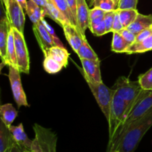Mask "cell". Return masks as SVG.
Listing matches in <instances>:
<instances>
[{
	"label": "cell",
	"instance_id": "37",
	"mask_svg": "<svg viewBox=\"0 0 152 152\" xmlns=\"http://www.w3.org/2000/svg\"><path fill=\"white\" fill-rule=\"evenodd\" d=\"M32 1L35 2L37 4H38L39 6H40L44 10V11H45V10L47 9L48 4V0H32Z\"/></svg>",
	"mask_w": 152,
	"mask_h": 152
},
{
	"label": "cell",
	"instance_id": "42",
	"mask_svg": "<svg viewBox=\"0 0 152 152\" xmlns=\"http://www.w3.org/2000/svg\"><path fill=\"white\" fill-rule=\"evenodd\" d=\"M150 29H151V32H152V25H151V26H150Z\"/></svg>",
	"mask_w": 152,
	"mask_h": 152
},
{
	"label": "cell",
	"instance_id": "17",
	"mask_svg": "<svg viewBox=\"0 0 152 152\" xmlns=\"http://www.w3.org/2000/svg\"><path fill=\"white\" fill-rule=\"evenodd\" d=\"M152 25V15H143L139 13L136 19L128 27V29L137 35L140 32L146 28H150Z\"/></svg>",
	"mask_w": 152,
	"mask_h": 152
},
{
	"label": "cell",
	"instance_id": "19",
	"mask_svg": "<svg viewBox=\"0 0 152 152\" xmlns=\"http://www.w3.org/2000/svg\"><path fill=\"white\" fill-rule=\"evenodd\" d=\"M7 64L8 66L10 65V66H13L18 69L14 34H13V30L12 26H10L7 43Z\"/></svg>",
	"mask_w": 152,
	"mask_h": 152
},
{
	"label": "cell",
	"instance_id": "7",
	"mask_svg": "<svg viewBox=\"0 0 152 152\" xmlns=\"http://www.w3.org/2000/svg\"><path fill=\"white\" fill-rule=\"evenodd\" d=\"M9 74L8 78L10 80V87L13 91V97L15 102L19 107L24 105V106H29L27 101L26 95L23 90L22 86V81L20 77V71L17 68L9 65Z\"/></svg>",
	"mask_w": 152,
	"mask_h": 152
},
{
	"label": "cell",
	"instance_id": "28",
	"mask_svg": "<svg viewBox=\"0 0 152 152\" xmlns=\"http://www.w3.org/2000/svg\"><path fill=\"white\" fill-rule=\"evenodd\" d=\"M91 5L99 7L105 11H111L117 10L118 2L117 0H94Z\"/></svg>",
	"mask_w": 152,
	"mask_h": 152
},
{
	"label": "cell",
	"instance_id": "44",
	"mask_svg": "<svg viewBox=\"0 0 152 152\" xmlns=\"http://www.w3.org/2000/svg\"><path fill=\"white\" fill-rule=\"evenodd\" d=\"M117 2H119V0H117Z\"/></svg>",
	"mask_w": 152,
	"mask_h": 152
},
{
	"label": "cell",
	"instance_id": "29",
	"mask_svg": "<svg viewBox=\"0 0 152 152\" xmlns=\"http://www.w3.org/2000/svg\"><path fill=\"white\" fill-rule=\"evenodd\" d=\"M138 81L142 89L152 90V68L145 74H140L138 77Z\"/></svg>",
	"mask_w": 152,
	"mask_h": 152
},
{
	"label": "cell",
	"instance_id": "4",
	"mask_svg": "<svg viewBox=\"0 0 152 152\" xmlns=\"http://www.w3.org/2000/svg\"><path fill=\"white\" fill-rule=\"evenodd\" d=\"M113 89L120 97L128 103L132 111L140 94L143 89L139 81H132L126 77H120L116 81Z\"/></svg>",
	"mask_w": 152,
	"mask_h": 152
},
{
	"label": "cell",
	"instance_id": "12",
	"mask_svg": "<svg viewBox=\"0 0 152 152\" xmlns=\"http://www.w3.org/2000/svg\"><path fill=\"white\" fill-rule=\"evenodd\" d=\"M10 24L7 16H3L0 22V56L1 62L4 65L7 64V43L8 39Z\"/></svg>",
	"mask_w": 152,
	"mask_h": 152
},
{
	"label": "cell",
	"instance_id": "14",
	"mask_svg": "<svg viewBox=\"0 0 152 152\" xmlns=\"http://www.w3.org/2000/svg\"><path fill=\"white\" fill-rule=\"evenodd\" d=\"M10 132L13 134L16 144L24 150H31L33 140H30L24 130L23 125L20 123L19 126H10L9 127Z\"/></svg>",
	"mask_w": 152,
	"mask_h": 152
},
{
	"label": "cell",
	"instance_id": "30",
	"mask_svg": "<svg viewBox=\"0 0 152 152\" xmlns=\"http://www.w3.org/2000/svg\"><path fill=\"white\" fill-rule=\"evenodd\" d=\"M115 14H116V10L105 12V17H104V22H105V27H106L107 34L112 31V27H113V24H114Z\"/></svg>",
	"mask_w": 152,
	"mask_h": 152
},
{
	"label": "cell",
	"instance_id": "41",
	"mask_svg": "<svg viewBox=\"0 0 152 152\" xmlns=\"http://www.w3.org/2000/svg\"><path fill=\"white\" fill-rule=\"evenodd\" d=\"M24 152H33L31 150H24Z\"/></svg>",
	"mask_w": 152,
	"mask_h": 152
},
{
	"label": "cell",
	"instance_id": "27",
	"mask_svg": "<svg viewBox=\"0 0 152 152\" xmlns=\"http://www.w3.org/2000/svg\"><path fill=\"white\" fill-rule=\"evenodd\" d=\"M105 10L99 8V7H94L90 10V14H89V28L95 26L98 24L101 23L104 21L105 17Z\"/></svg>",
	"mask_w": 152,
	"mask_h": 152
},
{
	"label": "cell",
	"instance_id": "39",
	"mask_svg": "<svg viewBox=\"0 0 152 152\" xmlns=\"http://www.w3.org/2000/svg\"><path fill=\"white\" fill-rule=\"evenodd\" d=\"M16 1L19 3V4L22 6V7L25 11V10L27 8V4H28V1L27 0H16Z\"/></svg>",
	"mask_w": 152,
	"mask_h": 152
},
{
	"label": "cell",
	"instance_id": "38",
	"mask_svg": "<svg viewBox=\"0 0 152 152\" xmlns=\"http://www.w3.org/2000/svg\"><path fill=\"white\" fill-rule=\"evenodd\" d=\"M7 152H24V149H22L20 146H19V145L16 144V145H15L10 151Z\"/></svg>",
	"mask_w": 152,
	"mask_h": 152
},
{
	"label": "cell",
	"instance_id": "3",
	"mask_svg": "<svg viewBox=\"0 0 152 152\" xmlns=\"http://www.w3.org/2000/svg\"><path fill=\"white\" fill-rule=\"evenodd\" d=\"M83 76L86 80V83L88 85L89 88L91 91L101 111L105 115L106 120H108L110 115L111 100H112L114 94L115 93V91L113 88H109L107 87L102 82L96 83L89 79L86 76Z\"/></svg>",
	"mask_w": 152,
	"mask_h": 152
},
{
	"label": "cell",
	"instance_id": "26",
	"mask_svg": "<svg viewBox=\"0 0 152 152\" xmlns=\"http://www.w3.org/2000/svg\"><path fill=\"white\" fill-rule=\"evenodd\" d=\"M43 67H44L45 71L50 74H56V73L59 72L62 68H65L59 62L53 59V58L47 56H45L44 62H43Z\"/></svg>",
	"mask_w": 152,
	"mask_h": 152
},
{
	"label": "cell",
	"instance_id": "25",
	"mask_svg": "<svg viewBox=\"0 0 152 152\" xmlns=\"http://www.w3.org/2000/svg\"><path fill=\"white\" fill-rule=\"evenodd\" d=\"M120 16L123 26L124 28H127L136 19L137 16L139 14L137 9H124V10H117Z\"/></svg>",
	"mask_w": 152,
	"mask_h": 152
},
{
	"label": "cell",
	"instance_id": "6",
	"mask_svg": "<svg viewBox=\"0 0 152 152\" xmlns=\"http://www.w3.org/2000/svg\"><path fill=\"white\" fill-rule=\"evenodd\" d=\"M13 30L15 38L18 69L21 73L28 74L30 73V57L24 34L19 32L14 28H13Z\"/></svg>",
	"mask_w": 152,
	"mask_h": 152
},
{
	"label": "cell",
	"instance_id": "32",
	"mask_svg": "<svg viewBox=\"0 0 152 152\" xmlns=\"http://www.w3.org/2000/svg\"><path fill=\"white\" fill-rule=\"evenodd\" d=\"M118 33H120V34H121L122 37L125 39V40H126L130 45L133 44V43H134L135 41H136L137 35L134 34V33H132L131 31H129L128 28H123V30H121V31Z\"/></svg>",
	"mask_w": 152,
	"mask_h": 152
},
{
	"label": "cell",
	"instance_id": "33",
	"mask_svg": "<svg viewBox=\"0 0 152 152\" xmlns=\"http://www.w3.org/2000/svg\"><path fill=\"white\" fill-rule=\"evenodd\" d=\"M89 29L91 31L92 34L96 36V37H101V36H103L107 34L106 27H105V24L104 21L102 22H101V23L95 25V26L91 27Z\"/></svg>",
	"mask_w": 152,
	"mask_h": 152
},
{
	"label": "cell",
	"instance_id": "10",
	"mask_svg": "<svg viewBox=\"0 0 152 152\" xmlns=\"http://www.w3.org/2000/svg\"><path fill=\"white\" fill-rule=\"evenodd\" d=\"M62 28L63 29L64 34L67 41L71 46L74 51L77 53L83 44V38L85 36L81 34L78 28L71 24H66Z\"/></svg>",
	"mask_w": 152,
	"mask_h": 152
},
{
	"label": "cell",
	"instance_id": "43",
	"mask_svg": "<svg viewBox=\"0 0 152 152\" xmlns=\"http://www.w3.org/2000/svg\"><path fill=\"white\" fill-rule=\"evenodd\" d=\"M93 1H94V0H91V4H92V2H93Z\"/></svg>",
	"mask_w": 152,
	"mask_h": 152
},
{
	"label": "cell",
	"instance_id": "1",
	"mask_svg": "<svg viewBox=\"0 0 152 152\" xmlns=\"http://www.w3.org/2000/svg\"><path fill=\"white\" fill-rule=\"evenodd\" d=\"M151 126L152 108L143 117L132 123L115 141L108 145L107 152H134Z\"/></svg>",
	"mask_w": 152,
	"mask_h": 152
},
{
	"label": "cell",
	"instance_id": "2",
	"mask_svg": "<svg viewBox=\"0 0 152 152\" xmlns=\"http://www.w3.org/2000/svg\"><path fill=\"white\" fill-rule=\"evenodd\" d=\"M130 112L127 102L114 93L111 100L109 118L107 120L109 134L108 145L116 139Z\"/></svg>",
	"mask_w": 152,
	"mask_h": 152
},
{
	"label": "cell",
	"instance_id": "35",
	"mask_svg": "<svg viewBox=\"0 0 152 152\" xmlns=\"http://www.w3.org/2000/svg\"><path fill=\"white\" fill-rule=\"evenodd\" d=\"M152 35V32L150 29V28H146V29L143 30L141 32H140L139 34L137 35V38H136V41L135 42H142L143 40L146 39L147 38L150 37V36Z\"/></svg>",
	"mask_w": 152,
	"mask_h": 152
},
{
	"label": "cell",
	"instance_id": "36",
	"mask_svg": "<svg viewBox=\"0 0 152 152\" xmlns=\"http://www.w3.org/2000/svg\"><path fill=\"white\" fill-rule=\"evenodd\" d=\"M69 8L71 10V13H72L73 16H74V19H75L76 22L77 23V0H67Z\"/></svg>",
	"mask_w": 152,
	"mask_h": 152
},
{
	"label": "cell",
	"instance_id": "31",
	"mask_svg": "<svg viewBox=\"0 0 152 152\" xmlns=\"http://www.w3.org/2000/svg\"><path fill=\"white\" fill-rule=\"evenodd\" d=\"M138 0H119L117 10L134 9L137 10Z\"/></svg>",
	"mask_w": 152,
	"mask_h": 152
},
{
	"label": "cell",
	"instance_id": "11",
	"mask_svg": "<svg viewBox=\"0 0 152 152\" xmlns=\"http://www.w3.org/2000/svg\"><path fill=\"white\" fill-rule=\"evenodd\" d=\"M83 67L82 74L96 83L102 82L100 71V61L80 59Z\"/></svg>",
	"mask_w": 152,
	"mask_h": 152
},
{
	"label": "cell",
	"instance_id": "23",
	"mask_svg": "<svg viewBox=\"0 0 152 152\" xmlns=\"http://www.w3.org/2000/svg\"><path fill=\"white\" fill-rule=\"evenodd\" d=\"M77 55L80 59H89V60H99V57L92 49L89 43L88 42L86 36L83 38V44L77 51Z\"/></svg>",
	"mask_w": 152,
	"mask_h": 152
},
{
	"label": "cell",
	"instance_id": "40",
	"mask_svg": "<svg viewBox=\"0 0 152 152\" xmlns=\"http://www.w3.org/2000/svg\"><path fill=\"white\" fill-rule=\"evenodd\" d=\"M1 1H2V3L4 4V7L6 8V7L7 6V4H8V0H1Z\"/></svg>",
	"mask_w": 152,
	"mask_h": 152
},
{
	"label": "cell",
	"instance_id": "24",
	"mask_svg": "<svg viewBox=\"0 0 152 152\" xmlns=\"http://www.w3.org/2000/svg\"><path fill=\"white\" fill-rule=\"evenodd\" d=\"M130 45L118 32H113L111 50L115 53H125Z\"/></svg>",
	"mask_w": 152,
	"mask_h": 152
},
{
	"label": "cell",
	"instance_id": "20",
	"mask_svg": "<svg viewBox=\"0 0 152 152\" xmlns=\"http://www.w3.org/2000/svg\"><path fill=\"white\" fill-rule=\"evenodd\" d=\"M17 111L15 109L13 105L10 103H7L2 105L0 108V116L1 121H2L7 127H10L13 122L17 117Z\"/></svg>",
	"mask_w": 152,
	"mask_h": 152
},
{
	"label": "cell",
	"instance_id": "15",
	"mask_svg": "<svg viewBox=\"0 0 152 152\" xmlns=\"http://www.w3.org/2000/svg\"><path fill=\"white\" fill-rule=\"evenodd\" d=\"M16 145L10 129L2 121L0 123V152H7Z\"/></svg>",
	"mask_w": 152,
	"mask_h": 152
},
{
	"label": "cell",
	"instance_id": "16",
	"mask_svg": "<svg viewBox=\"0 0 152 152\" xmlns=\"http://www.w3.org/2000/svg\"><path fill=\"white\" fill-rule=\"evenodd\" d=\"M45 56H50L53 59L62 64L64 67H66L68 64L69 53L64 47L54 45L43 51Z\"/></svg>",
	"mask_w": 152,
	"mask_h": 152
},
{
	"label": "cell",
	"instance_id": "8",
	"mask_svg": "<svg viewBox=\"0 0 152 152\" xmlns=\"http://www.w3.org/2000/svg\"><path fill=\"white\" fill-rule=\"evenodd\" d=\"M5 9L6 16L10 25L24 34L25 16L22 6L16 0H8V4Z\"/></svg>",
	"mask_w": 152,
	"mask_h": 152
},
{
	"label": "cell",
	"instance_id": "21",
	"mask_svg": "<svg viewBox=\"0 0 152 152\" xmlns=\"http://www.w3.org/2000/svg\"><path fill=\"white\" fill-rule=\"evenodd\" d=\"M152 50V35L146 39L139 42H134L131 45L125 53L127 54L132 53H140Z\"/></svg>",
	"mask_w": 152,
	"mask_h": 152
},
{
	"label": "cell",
	"instance_id": "22",
	"mask_svg": "<svg viewBox=\"0 0 152 152\" xmlns=\"http://www.w3.org/2000/svg\"><path fill=\"white\" fill-rule=\"evenodd\" d=\"M48 1L53 4L65 16V18L71 22V25L78 28L77 22H76L75 19H74V16H73L72 13L70 10L67 0H48Z\"/></svg>",
	"mask_w": 152,
	"mask_h": 152
},
{
	"label": "cell",
	"instance_id": "5",
	"mask_svg": "<svg viewBox=\"0 0 152 152\" xmlns=\"http://www.w3.org/2000/svg\"><path fill=\"white\" fill-rule=\"evenodd\" d=\"M35 137L33 140V152H56L57 136L50 129L34 124Z\"/></svg>",
	"mask_w": 152,
	"mask_h": 152
},
{
	"label": "cell",
	"instance_id": "34",
	"mask_svg": "<svg viewBox=\"0 0 152 152\" xmlns=\"http://www.w3.org/2000/svg\"><path fill=\"white\" fill-rule=\"evenodd\" d=\"M123 24H122L121 21H120V16H119L118 12L117 10H116V14H115V17H114V24H113V27H112V31L111 32H120L121 30L123 29Z\"/></svg>",
	"mask_w": 152,
	"mask_h": 152
},
{
	"label": "cell",
	"instance_id": "18",
	"mask_svg": "<svg viewBox=\"0 0 152 152\" xmlns=\"http://www.w3.org/2000/svg\"><path fill=\"white\" fill-rule=\"evenodd\" d=\"M25 12H26L27 15L28 16L33 25H35V24L39 22L46 16L44 10L40 6L34 2L32 0H28V4H27V8L25 10Z\"/></svg>",
	"mask_w": 152,
	"mask_h": 152
},
{
	"label": "cell",
	"instance_id": "13",
	"mask_svg": "<svg viewBox=\"0 0 152 152\" xmlns=\"http://www.w3.org/2000/svg\"><path fill=\"white\" fill-rule=\"evenodd\" d=\"M77 25L81 34L86 36V31L89 28L90 10L86 0H77Z\"/></svg>",
	"mask_w": 152,
	"mask_h": 152
},
{
	"label": "cell",
	"instance_id": "9",
	"mask_svg": "<svg viewBox=\"0 0 152 152\" xmlns=\"http://www.w3.org/2000/svg\"><path fill=\"white\" fill-rule=\"evenodd\" d=\"M33 31H34L37 42L40 46V48L42 49V52L52 46L56 45L54 38L45 26L42 20L35 25H33Z\"/></svg>",
	"mask_w": 152,
	"mask_h": 152
}]
</instances>
